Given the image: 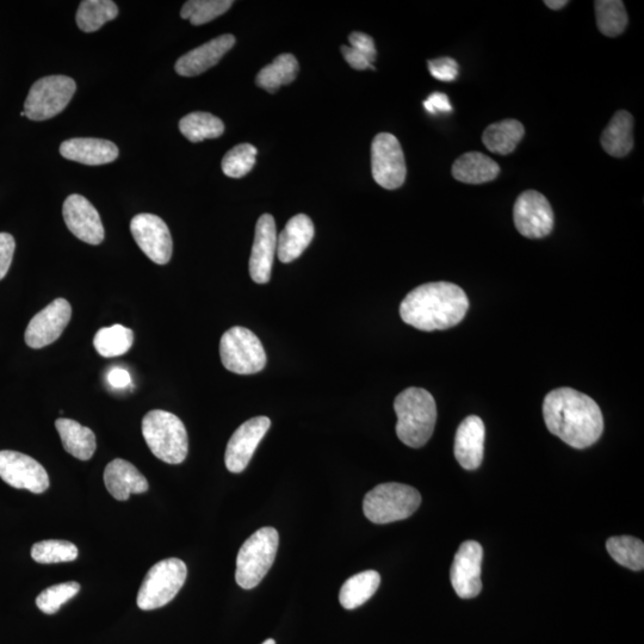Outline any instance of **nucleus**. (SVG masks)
Returning <instances> with one entry per match:
<instances>
[{"mask_svg": "<svg viewBox=\"0 0 644 644\" xmlns=\"http://www.w3.org/2000/svg\"><path fill=\"white\" fill-rule=\"evenodd\" d=\"M299 73V63L293 54H281L258 73L256 84L260 89L275 94L281 86L293 83Z\"/></svg>", "mask_w": 644, "mask_h": 644, "instance_id": "29", "label": "nucleus"}, {"mask_svg": "<svg viewBox=\"0 0 644 644\" xmlns=\"http://www.w3.org/2000/svg\"><path fill=\"white\" fill-rule=\"evenodd\" d=\"M187 577L188 568L182 560L167 559L158 562L146 574L136 604L142 611L163 608L182 590Z\"/></svg>", "mask_w": 644, "mask_h": 644, "instance_id": "7", "label": "nucleus"}, {"mask_svg": "<svg viewBox=\"0 0 644 644\" xmlns=\"http://www.w3.org/2000/svg\"><path fill=\"white\" fill-rule=\"evenodd\" d=\"M548 430L574 449H586L599 441L604 431L603 413L590 396L572 388L550 392L543 402Z\"/></svg>", "mask_w": 644, "mask_h": 644, "instance_id": "1", "label": "nucleus"}, {"mask_svg": "<svg viewBox=\"0 0 644 644\" xmlns=\"http://www.w3.org/2000/svg\"><path fill=\"white\" fill-rule=\"evenodd\" d=\"M513 220L525 238L542 239L554 228V212L546 196L535 190L525 191L513 207Z\"/></svg>", "mask_w": 644, "mask_h": 644, "instance_id": "11", "label": "nucleus"}, {"mask_svg": "<svg viewBox=\"0 0 644 644\" xmlns=\"http://www.w3.org/2000/svg\"><path fill=\"white\" fill-rule=\"evenodd\" d=\"M396 435L407 447L419 449L430 441L437 423L435 398L423 388L411 387L396 396Z\"/></svg>", "mask_w": 644, "mask_h": 644, "instance_id": "3", "label": "nucleus"}, {"mask_svg": "<svg viewBox=\"0 0 644 644\" xmlns=\"http://www.w3.org/2000/svg\"><path fill=\"white\" fill-rule=\"evenodd\" d=\"M421 495L402 483H382L365 495V517L375 524H389L410 518L419 509Z\"/></svg>", "mask_w": 644, "mask_h": 644, "instance_id": "5", "label": "nucleus"}, {"mask_svg": "<svg viewBox=\"0 0 644 644\" xmlns=\"http://www.w3.org/2000/svg\"><path fill=\"white\" fill-rule=\"evenodd\" d=\"M500 173L495 161L480 152H469L458 158L452 165V176L466 184H483L494 181Z\"/></svg>", "mask_w": 644, "mask_h": 644, "instance_id": "25", "label": "nucleus"}, {"mask_svg": "<svg viewBox=\"0 0 644 644\" xmlns=\"http://www.w3.org/2000/svg\"><path fill=\"white\" fill-rule=\"evenodd\" d=\"M427 66H429L432 77L444 83L454 82L458 77V71H460L457 61L448 57L430 60Z\"/></svg>", "mask_w": 644, "mask_h": 644, "instance_id": "39", "label": "nucleus"}, {"mask_svg": "<svg viewBox=\"0 0 644 644\" xmlns=\"http://www.w3.org/2000/svg\"><path fill=\"white\" fill-rule=\"evenodd\" d=\"M349 41L351 43L350 47L355 48L356 51L362 53L364 57H367L371 64L375 63L377 51L373 37L364 33L355 32L350 34Z\"/></svg>", "mask_w": 644, "mask_h": 644, "instance_id": "41", "label": "nucleus"}, {"mask_svg": "<svg viewBox=\"0 0 644 644\" xmlns=\"http://www.w3.org/2000/svg\"><path fill=\"white\" fill-rule=\"evenodd\" d=\"M468 309V296L461 287L432 282L407 294L400 305V317L420 331H443L460 324Z\"/></svg>", "mask_w": 644, "mask_h": 644, "instance_id": "2", "label": "nucleus"}, {"mask_svg": "<svg viewBox=\"0 0 644 644\" xmlns=\"http://www.w3.org/2000/svg\"><path fill=\"white\" fill-rule=\"evenodd\" d=\"M60 154L80 164L98 166L113 163L119 157V148L108 140L76 138L64 141Z\"/></svg>", "mask_w": 644, "mask_h": 644, "instance_id": "21", "label": "nucleus"}, {"mask_svg": "<svg viewBox=\"0 0 644 644\" xmlns=\"http://www.w3.org/2000/svg\"><path fill=\"white\" fill-rule=\"evenodd\" d=\"M634 117L628 111L619 110L613 115L608 127L605 128L602 146L606 153L615 158H624L633 151L634 147Z\"/></svg>", "mask_w": 644, "mask_h": 644, "instance_id": "24", "label": "nucleus"}, {"mask_svg": "<svg viewBox=\"0 0 644 644\" xmlns=\"http://www.w3.org/2000/svg\"><path fill=\"white\" fill-rule=\"evenodd\" d=\"M608 553L618 565L639 572L644 568V544L635 537L618 536L606 542Z\"/></svg>", "mask_w": 644, "mask_h": 644, "instance_id": "33", "label": "nucleus"}, {"mask_svg": "<svg viewBox=\"0 0 644 644\" xmlns=\"http://www.w3.org/2000/svg\"><path fill=\"white\" fill-rule=\"evenodd\" d=\"M221 362L228 371L238 375L260 373L266 365L262 342L249 328H229L220 342Z\"/></svg>", "mask_w": 644, "mask_h": 644, "instance_id": "8", "label": "nucleus"}, {"mask_svg": "<svg viewBox=\"0 0 644 644\" xmlns=\"http://www.w3.org/2000/svg\"><path fill=\"white\" fill-rule=\"evenodd\" d=\"M104 483L108 492L116 500H128L130 494H141L148 491L150 485L132 463L116 458L104 470Z\"/></svg>", "mask_w": 644, "mask_h": 644, "instance_id": "22", "label": "nucleus"}, {"mask_svg": "<svg viewBox=\"0 0 644 644\" xmlns=\"http://www.w3.org/2000/svg\"><path fill=\"white\" fill-rule=\"evenodd\" d=\"M544 4H546L551 10H561L565 8V6L569 4V2H567V0H546Z\"/></svg>", "mask_w": 644, "mask_h": 644, "instance_id": "45", "label": "nucleus"}, {"mask_svg": "<svg viewBox=\"0 0 644 644\" xmlns=\"http://www.w3.org/2000/svg\"><path fill=\"white\" fill-rule=\"evenodd\" d=\"M66 226L86 244L99 245L104 240V227L97 209L84 196L71 195L63 208Z\"/></svg>", "mask_w": 644, "mask_h": 644, "instance_id": "17", "label": "nucleus"}, {"mask_svg": "<svg viewBox=\"0 0 644 644\" xmlns=\"http://www.w3.org/2000/svg\"><path fill=\"white\" fill-rule=\"evenodd\" d=\"M79 591L80 585L76 581H68L65 584L48 587L36 598L37 608L46 613V615H54L68 600L76 597Z\"/></svg>", "mask_w": 644, "mask_h": 644, "instance_id": "38", "label": "nucleus"}, {"mask_svg": "<svg viewBox=\"0 0 644 644\" xmlns=\"http://www.w3.org/2000/svg\"><path fill=\"white\" fill-rule=\"evenodd\" d=\"M55 427L68 454L82 461H89L94 456L97 448L96 436L89 427L65 418L55 421Z\"/></svg>", "mask_w": 644, "mask_h": 644, "instance_id": "26", "label": "nucleus"}, {"mask_svg": "<svg viewBox=\"0 0 644 644\" xmlns=\"http://www.w3.org/2000/svg\"><path fill=\"white\" fill-rule=\"evenodd\" d=\"M277 237L276 222L272 215L260 216L250 257V275L258 284H266L271 280L277 253Z\"/></svg>", "mask_w": 644, "mask_h": 644, "instance_id": "18", "label": "nucleus"}, {"mask_svg": "<svg viewBox=\"0 0 644 644\" xmlns=\"http://www.w3.org/2000/svg\"><path fill=\"white\" fill-rule=\"evenodd\" d=\"M483 550L478 542L467 541L458 549L450 571L451 585L458 597L472 599L482 591Z\"/></svg>", "mask_w": 644, "mask_h": 644, "instance_id": "16", "label": "nucleus"}, {"mask_svg": "<svg viewBox=\"0 0 644 644\" xmlns=\"http://www.w3.org/2000/svg\"><path fill=\"white\" fill-rule=\"evenodd\" d=\"M597 26L599 32L608 37H617L628 27V14L623 2L619 0H597Z\"/></svg>", "mask_w": 644, "mask_h": 644, "instance_id": "34", "label": "nucleus"}, {"mask_svg": "<svg viewBox=\"0 0 644 644\" xmlns=\"http://www.w3.org/2000/svg\"><path fill=\"white\" fill-rule=\"evenodd\" d=\"M262 644H276V642H275V640L269 639V640H266V641H265L264 643H262Z\"/></svg>", "mask_w": 644, "mask_h": 644, "instance_id": "46", "label": "nucleus"}, {"mask_svg": "<svg viewBox=\"0 0 644 644\" xmlns=\"http://www.w3.org/2000/svg\"><path fill=\"white\" fill-rule=\"evenodd\" d=\"M133 343V331L122 325L101 328L94 339L95 349L99 355L105 358L127 354Z\"/></svg>", "mask_w": 644, "mask_h": 644, "instance_id": "32", "label": "nucleus"}, {"mask_svg": "<svg viewBox=\"0 0 644 644\" xmlns=\"http://www.w3.org/2000/svg\"><path fill=\"white\" fill-rule=\"evenodd\" d=\"M314 224L305 214L294 216L277 237V256L288 264L301 257L314 239Z\"/></svg>", "mask_w": 644, "mask_h": 644, "instance_id": "23", "label": "nucleus"}, {"mask_svg": "<svg viewBox=\"0 0 644 644\" xmlns=\"http://www.w3.org/2000/svg\"><path fill=\"white\" fill-rule=\"evenodd\" d=\"M119 16V8L111 0H84L77 11V24L84 33H94L105 23Z\"/></svg>", "mask_w": 644, "mask_h": 644, "instance_id": "30", "label": "nucleus"}, {"mask_svg": "<svg viewBox=\"0 0 644 644\" xmlns=\"http://www.w3.org/2000/svg\"><path fill=\"white\" fill-rule=\"evenodd\" d=\"M235 45V37L231 34L221 35L193 49L176 63V72L182 77H196L219 64L226 53Z\"/></svg>", "mask_w": 644, "mask_h": 644, "instance_id": "19", "label": "nucleus"}, {"mask_svg": "<svg viewBox=\"0 0 644 644\" xmlns=\"http://www.w3.org/2000/svg\"><path fill=\"white\" fill-rule=\"evenodd\" d=\"M142 435L152 454L165 463L181 464L188 456V432L175 414L163 410L148 412L142 419Z\"/></svg>", "mask_w": 644, "mask_h": 644, "instance_id": "4", "label": "nucleus"}, {"mask_svg": "<svg viewBox=\"0 0 644 644\" xmlns=\"http://www.w3.org/2000/svg\"><path fill=\"white\" fill-rule=\"evenodd\" d=\"M179 130L191 142L220 138L225 133V125L219 117L209 113H191L179 122Z\"/></svg>", "mask_w": 644, "mask_h": 644, "instance_id": "31", "label": "nucleus"}, {"mask_svg": "<svg viewBox=\"0 0 644 644\" xmlns=\"http://www.w3.org/2000/svg\"><path fill=\"white\" fill-rule=\"evenodd\" d=\"M371 170L375 182L383 189L395 190L404 185L407 176L404 151L393 134L375 136L371 145Z\"/></svg>", "mask_w": 644, "mask_h": 644, "instance_id": "10", "label": "nucleus"}, {"mask_svg": "<svg viewBox=\"0 0 644 644\" xmlns=\"http://www.w3.org/2000/svg\"><path fill=\"white\" fill-rule=\"evenodd\" d=\"M72 307L65 299H57L30 320L24 339L29 348L42 349L60 338L70 322Z\"/></svg>", "mask_w": 644, "mask_h": 644, "instance_id": "14", "label": "nucleus"}, {"mask_svg": "<svg viewBox=\"0 0 644 644\" xmlns=\"http://www.w3.org/2000/svg\"><path fill=\"white\" fill-rule=\"evenodd\" d=\"M0 479L17 489L41 494L49 487L46 469L33 457L21 452L0 451Z\"/></svg>", "mask_w": 644, "mask_h": 644, "instance_id": "13", "label": "nucleus"}, {"mask_svg": "<svg viewBox=\"0 0 644 644\" xmlns=\"http://www.w3.org/2000/svg\"><path fill=\"white\" fill-rule=\"evenodd\" d=\"M232 5L231 0H190L183 5L181 17L193 26H202L224 15Z\"/></svg>", "mask_w": 644, "mask_h": 644, "instance_id": "35", "label": "nucleus"}, {"mask_svg": "<svg viewBox=\"0 0 644 644\" xmlns=\"http://www.w3.org/2000/svg\"><path fill=\"white\" fill-rule=\"evenodd\" d=\"M270 426L268 417L252 418L239 426L227 444L225 463L229 472H244Z\"/></svg>", "mask_w": 644, "mask_h": 644, "instance_id": "15", "label": "nucleus"}, {"mask_svg": "<svg viewBox=\"0 0 644 644\" xmlns=\"http://www.w3.org/2000/svg\"><path fill=\"white\" fill-rule=\"evenodd\" d=\"M257 153V148L250 144L233 147L222 160V171L229 178L246 176L256 165Z\"/></svg>", "mask_w": 644, "mask_h": 644, "instance_id": "37", "label": "nucleus"}, {"mask_svg": "<svg viewBox=\"0 0 644 644\" xmlns=\"http://www.w3.org/2000/svg\"><path fill=\"white\" fill-rule=\"evenodd\" d=\"M76 82L66 76H48L30 88L24 114L32 121H47L63 113L76 94Z\"/></svg>", "mask_w": 644, "mask_h": 644, "instance_id": "9", "label": "nucleus"}, {"mask_svg": "<svg viewBox=\"0 0 644 644\" xmlns=\"http://www.w3.org/2000/svg\"><path fill=\"white\" fill-rule=\"evenodd\" d=\"M16 250V241L9 233H0V281L8 275Z\"/></svg>", "mask_w": 644, "mask_h": 644, "instance_id": "40", "label": "nucleus"}, {"mask_svg": "<svg viewBox=\"0 0 644 644\" xmlns=\"http://www.w3.org/2000/svg\"><path fill=\"white\" fill-rule=\"evenodd\" d=\"M280 544L275 528H262L246 540L237 557L235 580L244 590H252L262 582L274 565Z\"/></svg>", "mask_w": 644, "mask_h": 644, "instance_id": "6", "label": "nucleus"}, {"mask_svg": "<svg viewBox=\"0 0 644 644\" xmlns=\"http://www.w3.org/2000/svg\"><path fill=\"white\" fill-rule=\"evenodd\" d=\"M524 135L522 123L517 120H504L488 126L483 132L482 142L488 151L500 156H509L515 152Z\"/></svg>", "mask_w": 644, "mask_h": 644, "instance_id": "27", "label": "nucleus"}, {"mask_svg": "<svg viewBox=\"0 0 644 644\" xmlns=\"http://www.w3.org/2000/svg\"><path fill=\"white\" fill-rule=\"evenodd\" d=\"M342 53L344 55L346 63H348L352 68H355V70L363 71L368 70V68L375 70L374 65L370 63V60L367 57H364L362 53L356 51L355 48H352L350 46H343Z\"/></svg>", "mask_w": 644, "mask_h": 644, "instance_id": "43", "label": "nucleus"}, {"mask_svg": "<svg viewBox=\"0 0 644 644\" xmlns=\"http://www.w3.org/2000/svg\"><path fill=\"white\" fill-rule=\"evenodd\" d=\"M427 113L437 115L439 113H450L452 110L450 99L442 92H435L424 102Z\"/></svg>", "mask_w": 644, "mask_h": 644, "instance_id": "42", "label": "nucleus"}, {"mask_svg": "<svg viewBox=\"0 0 644 644\" xmlns=\"http://www.w3.org/2000/svg\"><path fill=\"white\" fill-rule=\"evenodd\" d=\"M130 232L141 251L158 265L170 262L173 251L169 227L153 214H139L130 222Z\"/></svg>", "mask_w": 644, "mask_h": 644, "instance_id": "12", "label": "nucleus"}, {"mask_svg": "<svg viewBox=\"0 0 644 644\" xmlns=\"http://www.w3.org/2000/svg\"><path fill=\"white\" fill-rule=\"evenodd\" d=\"M78 554V548L67 541H42L34 544L32 548L33 560L37 563H43V565L72 562L77 560Z\"/></svg>", "mask_w": 644, "mask_h": 644, "instance_id": "36", "label": "nucleus"}, {"mask_svg": "<svg viewBox=\"0 0 644 644\" xmlns=\"http://www.w3.org/2000/svg\"><path fill=\"white\" fill-rule=\"evenodd\" d=\"M485 437V424L479 417L469 416L458 426L454 450L456 460L462 468L475 470L481 466Z\"/></svg>", "mask_w": 644, "mask_h": 644, "instance_id": "20", "label": "nucleus"}, {"mask_svg": "<svg viewBox=\"0 0 644 644\" xmlns=\"http://www.w3.org/2000/svg\"><path fill=\"white\" fill-rule=\"evenodd\" d=\"M381 585V575L376 571L358 573L346 580L340 588L339 602L346 610H355L367 603Z\"/></svg>", "mask_w": 644, "mask_h": 644, "instance_id": "28", "label": "nucleus"}, {"mask_svg": "<svg viewBox=\"0 0 644 644\" xmlns=\"http://www.w3.org/2000/svg\"><path fill=\"white\" fill-rule=\"evenodd\" d=\"M108 383L114 389H126L132 385V376L123 368H114L109 371Z\"/></svg>", "mask_w": 644, "mask_h": 644, "instance_id": "44", "label": "nucleus"}]
</instances>
